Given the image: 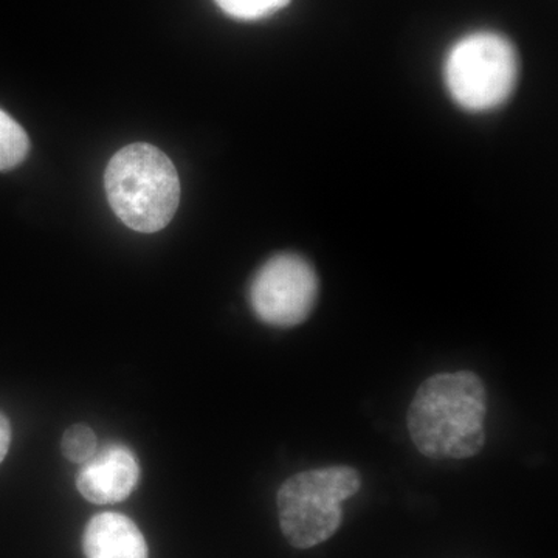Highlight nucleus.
<instances>
[{
    "mask_svg": "<svg viewBox=\"0 0 558 558\" xmlns=\"http://www.w3.org/2000/svg\"><path fill=\"white\" fill-rule=\"evenodd\" d=\"M487 395L470 371L436 374L411 402L409 432L416 449L433 459H465L486 442Z\"/></svg>",
    "mask_w": 558,
    "mask_h": 558,
    "instance_id": "obj_1",
    "label": "nucleus"
},
{
    "mask_svg": "<svg viewBox=\"0 0 558 558\" xmlns=\"http://www.w3.org/2000/svg\"><path fill=\"white\" fill-rule=\"evenodd\" d=\"M105 189L121 222L140 233L163 230L178 211V170L167 154L148 143H134L112 157Z\"/></svg>",
    "mask_w": 558,
    "mask_h": 558,
    "instance_id": "obj_2",
    "label": "nucleus"
},
{
    "mask_svg": "<svg viewBox=\"0 0 558 558\" xmlns=\"http://www.w3.org/2000/svg\"><path fill=\"white\" fill-rule=\"evenodd\" d=\"M357 470L336 465L296 473L279 488V526L290 545L310 549L332 537L343 519V502L357 494Z\"/></svg>",
    "mask_w": 558,
    "mask_h": 558,
    "instance_id": "obj_3",
    "label": "nucleus"
},
{
    "mask_svg": "<svg viewBox=\"0 0 558 558\" xmlns=\"http://www.w3.org/2000/svg\"><path fill=\"white\" fill-rule=\"evenodd\" d=\"M519 70V54L508 38L476 32L451 47L444 64V81L462 109L487 112L509 100Z\"/></svg>",
    "mask_w": 558,
    "mask_h": 558,
    "instance_id": "obj_4",
    "label": "nucleus"
},
{
    "mask_svg": "<svg viewBox=\"0 0 558 558\" xmlns=\"http://www.w3.org/2000/svg\"><path fill=\"white\" fill-rule=\"evenodd\" d=\"M318 295V278L306 259L281 253L264 264L250 284L256 317L275 328H292L310 317Z\"/></svg>",
    "mask_w": 558,
    "mask_h": 558,
    "instance_id": "obj_5",
    "label": "nucleus"
},
{
    "mask_svg": "<svg viewBox=\"0 0 558 558\" xmlns=\"http://www.w3.org/2000/svg\"><path fill=\"white\" fill-rule=\"evenodd\" d=\"M138 480L140 468L134 453L113 444L84 462L76 476V487L94 505H113L130 497Z\"/></svg>",
    "mask_w": 558,
    "mask_h": 558,
    "instance_id": "obj_6",
    "label": "nucleus"
},
{
    "mask_svg": "<svg viewBox=\"0 0 558 558\" xmlns=\"http://www.w3.org/2000/svg\"><path fill=\"white\" fill-rule=\"evenodd\" d=\"M83 548L87 558H148L137 524L116 512L98 513L87 523Z\"/></svg>",
    "mask_w": 558,
    "mask_h": 558,
    "instance_id": "obj_7",
    "label": "nucleus"
},
{
    "mask_svg": "<svg viewBox=\"0 0 558 558\" xmlns=\"http://www.w3.org/2000/svg\"><path fill=\"white\" fill-rule=\"evenodd\" d=\"M31 150L27 132L11 119L5 110L0 109V171L20 167Z\"/></svg>",
    "mask_w": 558,
    "mask_h": 558,
    "instance_id": "obj_8",
    "label": "nucleus"
},
{
    "mask_svg": "<svg viewBox=\"0 0 558 558\" xmlns=\"http://www.w3.org/2000/svg\"><path fill=\"white\" fill-rule=\"evenodd\" d=\"M220 10L234 20L258 21L284 9L290 0H215Z\"/></svg>",
    "mask_w": 558,
    "mask_h": 558,
    "instance_id": "obj_9",
    "label": "nucleus"
},
{
    "mask_svg": "<svg viewBox=\"0 0 558 558\" xmlns=\"http://www.w3.org/2000/svg\"><path fill=\"white\" fill-rule=\"evenodd\" d=\"M62 454L75 464H84L97 453V436L86 425H72L62 436Z\"/></svg>",
    "mask_w": 558,
    "mask_h": 558,
    "instance_id": "obj_10",
    "label": "nucleus"
},
{
    "mask_svg": "<svg viewBox=\"0 0 558 558\" xmlns=\"http://www.w3.org/2000/svg\"><path fill=\"white\" fill-rule=\"evenodd\" d=\"M11 442V427L5 414L0 413V462L9 453Z\"/></svg>",
    "mask_w": 558,
    "mask_h": 558,
    "instance_id": "obj_11",
    "label": "nucleus"
}]
</instances>
